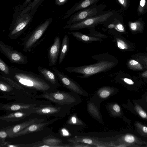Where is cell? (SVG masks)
Masks as SVG:
<instances>
[{"instance_id": "1", "label": "cell", "mask_w": 147, "mask_h": 147, "mask_svg": "<svg viewBox=\"0 0 147 147\" xmlns=\"http://www.w3.org/2000/svg\"><path fill=\"white\" fill-rule=\"evenodd\" d=\"M91 57L96 60V62L81 66L68 67L65 69L69 73L82 74L78 76L80 78H88L94 75L110 71L117 63L114 56L108 53L96 54Z\"/></svg>"}, {"instance_id": "2", "label": "cell", "mask_w": 147, "mask_h": 147, "mask_svg": "<svg viewBox=\"0 0 147 147\" xmlns=\"http://www.w3.org/2000/svg\"><path fill=\"white\" fill-rule=\"evenodd\" d=\"M23 87L43 92H49L54 88L42 76L31 71L12 68L9 77Z\"/></svg>"}, {"instance_id": "3", "label": "cell", "mask_w": 147, "mask_h": 147, "mask_svg": "<svg viewBox=\"0 0 147 147\" xmlns=\"http://www.w3.org/2000/svg\"><path fill=\"white\" fill-rule=\"evenodd\" d=\"M35 13L32 12L30 7L18 5L14 8L13 20L9 27V38L15 40L19 37L31 23Z\"/></svg>"}, {"instance_id": "4", "label": "cell", "mask_w": 147, "mask_h": 147, "mask_svg": "<svg viewBox=\"0 0 147 147\" xmlns=\"http://www.w3.org/2000/svg\"><path fill=\"white\" fill-rule=\"evenodd\" d=\"M38 97L61 105L71 107L79 103L81 101L78 94L72 92H45L39 95Z\"/></svg>"}, {"instance_id": "5", "label": "cell", "mask_w": 147, "mask_h": 147, "mask_svg": "<svg viewBox=\"0 0 147 147\" xmlns=\"http://www.w3.org/2000/svg\"><path fill=\"white\" fill-rule=\"evenodd\" d=\"M112 11L104 12L88 18L82 22L74 24L66 25L63 28L70 31L78 30L83 28L88 29L95 27L98 24L104 23L108 20L113 16Z\"/></svg>"}, {"instance_id": "6", "label": "cell", "mask_w": 147, "mask_h": 147, "mask_svg": "<svg viewBox=\"0 0 147 147\" xmlns=\"http://www.w3.org/2000/svg\"><path fill=\"white\" fill-rule=\"evenodd\" d=\"M52 18H50L38 26L25 38L23 42V51L30 52L35 45L44 34L51 23Z\"/></svg>"}, {"instance_id": "7", "label": "cell", "mask_w": 147, "mask_h": 147, "mask_svg": "<svg viewBox=\"0 0 147 147\" xmlns=\"http://www.w3.org/2000/svg\"><path fill=\"white\" fill-rule=\"evenodd\" d=\"M0 51L12 63L25 64L28 62L27 56L22 53L16 50L10 45L0 40Z\"/></svg>"}, {"instance_id": "8", "label": "cell", "mask_w": 147, "mask_h": 147, "mask_svg": "<svg viewBox=\"0 0 147 147\" xmlns=\"http://www.w3.org/2000/svg\"><path fill=\"white\" fill-rule=\"evenodd\" d=\"M52 70L62 85L71 92L84 96H87V93L76 82L71 78L55 68Z\"/></svg>"}, {"instance_id": "9", "label": "cell", "mask_w": 147, "mask_h": 147, "mask_svg": "<svg viewBox=\"0 0 147 147\" xmlns=\"http://www.w3.org/2000/svg\"><path fill=\"white\" fill-rule=\"evenodd\" d=\"M99 7L94 5L87 8L80 10L72 15L65 24L70 25L78 23L99 14Z\"/></svg>"}, {"instance_id": "10", "label": "cell", "mask_w": 147, "mask_h": 147, "mask_svg": "<svg viewBox=\"0 0 147 147\" xmlns=\"http://www.w3.org/2000/svg\"><path fill=\"white\" fill-rule=\"evenodd\" d=\"M64 110L60 107L49 105H41L35 107L32 110V113L45 116H60Z\"/></svg>"}, {"instance_id": "11", "label": "cell", "mask_w": 147, "mask_h": 147, "mask_svg": "<svg viewBox=\"0 0 147 147\" xmlns=\"http://www.w3.org/2000/svg\"><path fill=\"white\" fill-rule=\"evenodd\" d=\"M61 39L59 36L55 37L53 43L48 50L49 65L51 67L56 65L60 54L61 47Z\"/></svg>"}, {"instance_id": "12", "label": "cell", "mask_w": 147, "mask_h": 147, "mask_svg": "<svg viewBox=\"0 0 147 147\" xmlns=\"http://www.w3.org/2000/svg\"><path fill=\"white\" fill-rule=\"evenodd\" d=\"M57 118H54L47 122L35 123L32 124L21 131L12 136L10 138H13L26 135L31 133L40 131L42 130L44 127L56 121Z\"/></svg>"}, {"instance_id": "13", "label": "cell", "mask_w": 147, "mask_h": 147, "mask_svg": "<svg viewBox=\"0 0 147 147\" xmlns=\"http://www.w3.org/2000/svg\"><path fill=\"white\" fill-rule=\"evenodd\" d=\"M36 106V104L13 102L1 104L0 109L6 111H16L32 110Z\"/></svg>"}, {"instance_id": "14", "label": "cell", "mask_w": 147, "mask_h": 147, "mask_svg": "<svg viewBox=\"0 0 147 147\" xmlns=\"http://www.w3.org/2000/svg\"><path fill=\"white\" fill-rule=\"evenodd\" d=\"M43 119H39L34 118L29 119L28 120L23 122L7 127V132L8 135V138L11 137L14 134H16L23 130L30 125L35 123L43 122Z\"/></svg>"}, {"instance_id": "15", "label": "cell", "mask_w": 147, "mask_h": 147, "mask_svg": "<svg viewBox=\"0 0 147 147\" xmlns=\"http://www.w3.org/2000/svg\"><path fill=\"white\" fill-rule=\"evenodd\" d=\"M100 0H81L76 3L65 13V15L63 18L65 19L70 16L74 13L80 10L90 7L98 2Z\"/></svg>"}, {"instance_id": "16", "label": "cell", "mask_w": 147, "mask_h": 147, "mask_svg": "<svg viewBox=\"0 0 147 147\" xmlns=\"http://www.w3.org/2000/svg\"><path fill=\"white\" fill-rule=\"evenodd\" d=\"M32 110L13 111L0 116L2 120L14 122L23 119L32 113Z\"/></svg>"}, {"instance_id": "17", "label": "cell", "mask_w": 147, "mask_h": 147, "mask_svg": "<svg viewBox=\"0 0 147 147\" xmlns=\"http://www.w3.org/2000/svg\"><path fill=\"white\" fill-rule=\"evenodd\" d=\"M119 142L126 145L127 146H140L139 145L146 144L147 142L142 140L136 136L131 134H126L119 139Z\"/></svg>"}, {"instance_id": "18", "label": "cell", "mask_w": 147, "mask_h": 147, "mask_svg": "<svg viewBox=\"0 0 147 147\" xmlns=\"http://www.w3.org/2000/svg\"><path fill=\"white\" fill-rule=\"evenodd\" d=\"M37 69L41 76L54 88L59 86L58 78L54 72L40 66L38 67Z\"/></svg>"}, {"instance_id": "19", "label": "cell", "mask_w": 147, "mask_h": 147, "mask_svg": "<svg viewBox=\"0 0 147 147\" xmlns=\"http://www.w3.org/2000/svg\"><path fill=\"white\" fill-rule=\"evenodd\" d=\"M61 140L53 136H49L40 141L33 147H58L64 146L62 145Z\"/></svg>"}, {"instance_id": "20", "label": "cell", "mask_w": 147, "mask_h": 147, "mask_svg": "<svg viewBox=\"0 0 147 147\" xmlns=\"http://www.w3.org/2000/svg\"><path fill=\"white\" fill-rule=\"evenodd\" d=\"M71 34L78 40L85 43H90L94 42H101L103 40L101 38L83 34L78 31H72Z\"/></svg>"}, {"instance_id": "21", "label": "cell", "mask_w": 147, "mask_h": 147, "mask_svg": "<svg viewBox=\"0 0 147 147\" xmlns=\"http://www.w3.org/2000/svg\"><path fill=\"white\" fill-rule=\"evenodd\" d=\"M69 45V40L67 34L65 35L62 42L59 55V64L63 61L68 51Z\"/></svg>"}, {"instance_id": "22", "label": "cell", "mask_w": 147, "mask_h": 147, "mask_svg": "<svg viewBox=\"0 0 147 147\" xmlns=\"http://www.w3.org/2000/svg\"><path fill=\"white\" fill-rule=\"evenodd\" d=\"M115 88L110 86H104L100 88L98 90L97 94L100 99H107L114 93Z\"/></svg>"}, {"instance_id": "23", "label": "cell", "mask_w": 147, "mask_h": 147, "mask_svg": "<svg viewBox=\"0 0 147 147\" xmlns=\"http://www.w3.org/2000/svg\"><path fill=\"white\" fill-rule=\"evenodd\" d=\"M44 0H25L22 6L24 7H30L32 12L35 13L37 9Z\"/></svg>"}, {"instance_id": "24", "label": "cell", "mask_w": 147, "mask_h": 147, "mask_svg": "<svg viewBox=\"0 0 147 147\" xmlns=\"http://www.w3.org/2000/svg\"><path fill=\"white\" fill-rule=\"evenodd\" d=\"M0 79L7 83L14 88L18 90H24V88L16 82L11 78L2 75H0Z\"/></svg>"}, {"instance_id": "25", "label": "cell", "mask_w": 147, "mask_h": 147, "mask_svg": "<svg viewBox=\"0 0 147 147\" xmlns=\"http://www.w3.org/2000/svg\"><path fill=\"white\" fill-rule=\"evenodd\" d=\"M12 68L7 65L3 60L0 58V70L3 75L9 77Z\"/></svg>"}, {"instance_id": "26", "label": "cell", "mask_w": 147, "mask_h": 147, "mask_svg": "<svg viewBox=\"0 0 147 147\" xmlns=\"http://www.w3.org/2000/svg\"><path fill=\"white\" fill-rule=\"evenodd\" d=\"M138 132L142 136L147 137V126L136 121L134 124Z\"/></svg>"}, {"instance_id": "27", "label": "cell", "mask_w": 147, "mask_h": 147, "mask_svg": "<svg viewBox=\"0 0 147 147\" xmlns=\"http://www.w3.org/2000/svg\"><path fill=\"white\" fill-rule=\"evenodd\" d=\"M134 109L138 115L144 120L147 121V113L138 104L135 103Z\"/></svg>"}, {"instance_id": "28", "label": "cell", "mask_w": 147, "mask_h": 147, "mask_svg": "<svg viewBox=\"0 0 147 147\" xmlns=\"http://www.w3.org/2000/svg\"><path fill=\"white\" fill-rule=\"evenodd\" d=\"M76 141L77 142L84 143L87 144H91L93 145H103L101 142H97L95 140H94L90 138H76Z\"/></svg>"}, {"instance_id": "29", "label": "cell", "mask_w": 147, "mask_h": 147, "mask_svg": "<svg viewBox=\"0 0 147 147\" xmlns=\"http://www.w3.org/2000/svg\"><path fill=\"white\" fill-rule=\"evenodd\" d=\"M13 88L9 84L0 79V89L4 92H9L13 89Z\"/></svg>"}, {"instance_id": "30", "label": "cell", "mask_w": 147, "mask_h": 147, "mask_svg": "<svg viewBox=\"0 0 147 147\" xmlns=\"http://www.w3.org/2000/svg\"><path fill=\"white\" fill-rule=\"evenodd\" d=\"M111 112L113 115L119 116L121 115V110L119 105L117 103H115L111 106Z\"/></svg>"}, {"instance_id": "31", "label": "cell", "mask_w": 147, "mask_h": 147, "mask_svg": "<svg viewBox=\"0 0 147 147\" xmlns=\"http://www.w3.org/2000/svg\"><path fill=\"white\" fill-rule=\"evenodd\" d=\"M88 109L89 112L93 117H96L99 119H100V113L99 112L97 108L92 104H89L88 105Z\"/></svg>"}, {"instance_id": "32", "label": "cell", "mask_w": 147, "mask_h": 147, "mask_svg": "<svg viewBox=\"0 0 147 147\" xmlns=\"http://www.w3.org/2000/svg\"><path fill=\"white\" fill-rule=\"evenodd\" d=\"M94 27L91 28H88L89 30L90 33L88 35L96 37L101 38H106L107 36L104 34H102L99 32L96 31L94 28Z\"/></svg>"}, {"instance_id": "33", "label": "cell", "mask_w": 147, "mask_h": 147, "mask_svg": "<svg viewBox=\"0 0 147 147\" xmlns=\"http://www.w3.org/2000/svg\"><path fill=\"white\" fill-rule=\"evenodd\" d=\"M7 128V127L2 128L0 130V145L3 144L6 142L5 141V139L8 137Z\"/></svg>"}, {"instance_id": "34", "label": "cell", "mask_w": 147, "mask_h": 147, "mask_svg": "<svg viewBox=\"0 0 147 147\" xmlns=\"http://www.w3.org/2000/svg\"><path fill=\"white\" fill-rule=\"evenodd\" d=\"M117 46L118 48L121 49H126L127 46L126 43L122 40L117 37L115 38Z\"/></svg>"}, {"instance_id": "35", "label": "cell", "mask_w": 147, "mask_h": 147, "mask_svg": "<svg viewBox=\"0 0 147 147\" xmlns=\"http://www.w3.org/2000/svg\"><path fill=\"white\" fill-rule=\"evenodd\" d=\"M67 123L69 125H72L73 126H78L82 124V122L78 119L77 118L75 117H73L71 118L67 122Z\"/></svg>"}, {"instance_id": "36", "label": "cell", "mask_w": 147, "mask_h": 147, "mask_svg": "<svg viewBox=\"0 0 147 147\" xmlns=\"http://www.w3.org/2000/svg\"><path fill=\"white\" fill-rule=\"evenodd\" d=\"M129 64L132 67L138 69H141L142 68L140 65L138 63L134 60H131L129 62Z\"/></svg>"}, {"instance_id": "37", "label": "cell", "mask_w": 147, "mask_h": 147, "mask_svg": "<svg viewBox=\"0 0 147 147\" xmlns=\"http://www.w3.org/2000/svg\"><path fill=\"white\" fill-rule=\"evenodd\" d=\"M115 28L116 30L120 32H123L125 31L123 26L120 23H118L115 25Z\"/></svg>"}, {"instance_id": "38", "label": "cell", "mask_w": 147, "mask_h": 147, "mask_svg": "<svg viewBox=\"0 0 147 147\" xmlns=\"http://www.w3.org/2000/svg\"><path fill=\"white\" fill-rule=\"evenodd\" d=\"M69 0H55V4L58 6L62 5L66 3Z\"/></svg>"}, {"instance_id": "39", "label": "cell", "mask_w": 147, "mask_h": 147, "mask_svg": "<svg viewBox=\"0 0 147 147\" xmlns=\"http://www.w3.org/2000/svg\"><path fill=\"white\" fill-rule=\"evenodd\" d=\"M123 81L125 83L129 85H133L134 84V82L131 80L127 78H124L123 79Z\"/></svg>"}, {"instance_id": "40", "label": "cell", "mask_w": 147, "mask_h": 147, "mask_svg": "<svg viewBox=\"0 0 147 147\" xmlns=\"http://www.w3.org/2000/svg\"><path fill=\"white\" fill-rule=\"evenodd\" d=\"M119 3L124 7L127 5V2L126 0H118Z\"/></svg>"}, {"instance_id": "41", "label": "cell", "mask_w": 147, "mask_h": 147, "mask_svg": "<svg viewBox=\"0 0 147 147\" xmlns=\"http://www.w3.org/2000/svg\"><path fill=\"white\" fill-rule=\"evenodd\" d=\"M130 26L132 30H136L137 27V24L136 22L131 23L130 24Z\"/></svg>"}, {"instance_id": "42", "label": "cell", "mask_w": 147, "mask_h": 147, "mask_svg": "<svg viewBox=\"0 0 147 147\" xmlns=\"http://www.w3.org/2000/svg\"><path fill=\"white\" fill-rule=\"evenodd\" d=\"M145 0H141L140 2V5L142 7H144L145 5Z\"/></svg>"}, {"instance_id": "43", "label": "cell", "mask_w": 147, "mask_h": 147, "mask_svg": "<svg viewBox=\"0 0 147 147\" xmlns=\"http://www.w3.org/2000/svg\"><path fill=\"white\" fill-rule=\"evenodd\" d=\"M115 25L114 24H109L108 26V28L109 29H112L114 28H115Z\"/></svg>"}, {"instance_id": "44", "label": "cell", "mask_w": 147, "mask_h": 147, "mask_svg": "<svg viewBox=\"0 0 147 147\" xmlns=\"http://www.w3.org/2000/svg\"><path fill=\"white\" fill-rule=\"evenodd\" d=\"M142 76L144 77L147 78V71L144 72L142 74Z\"/></svg>"}, {"instance_id": "45", "label": "cell", "mask_w": 147, "mask_h": 147, "mask_svg": "<svg viewBox=\"0 0 147 147\" xmlns=\"http://www.w3.org/2000/svg\"><path fill=\"white\" fill-rule=\"evenodd\" d=\"M146 100L147 103V96L146 98Z\"/></svg>"}]
</instances>
